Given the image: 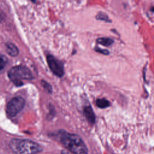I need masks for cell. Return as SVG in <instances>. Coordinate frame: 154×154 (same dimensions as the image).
Segmentation results:
<instances>
[{
    "instance_id": "1",
    "label": "cell",
    "mask_w": 154,
    "mask_h": 154,
    "mask_svg": "<svg viewBox=\"0 0 154 154\" xmlns=\"http://www.w3.org/2000/svg\"><path fill=\"white\" fill-rule=\"evenodd\" d=\"M59 137L61 144L73 154H88L87 147L78 135L63 131Z\"/></svg>"
},
{
    "instance_id": "3",
    "label": "cell",
    "mask_w": 154,
    "mask_h": 154,
    "mask_svg": "<svg viewBox=\"0 0 154 154\" xmlns=\"http://www.w3.org/2000/svg\"><path fill=\"white\" fill-rule=\"evenodd\" d=\"M8 76L17 86L23 84L22 80H31L34 78L31 70L24 66H16L12 67L8 71Z\"/></svg>"
},
{
    "instance_id": "4",
    "label": "cell",
    "mask_w": 154,
    "mask_h": 154,
    "mask_svg": "<svg viewBox=\"0 0 154 154\" xmlns=\"http://www.w3.org/2000/svg\"><path fill=\"white\" fill-rule=\"evenodd\" d=\"M25 102L22 97H15L11 99L7 105V113L12 117L17 115L24 107Z\"/></svg>"
},
{
    "instance_id": "5",
    "label": "cell",
    "mask_w": 154,
    "mask_h": 154,
    "mask_svg": "<svg viewBox=\"0 0 154 154\" xmlns=\"http://www.w3.org/2000/svg\"><path fill=\"white\" fill-rule=\"evenodd\" d=\"M46 60L51 72L57 76L62 77L64 73L63 63L52 55H48Z\"/></svg>"
},
{
    "instance_id": "12",
    "label": "cell",
    "mask_w": 154,
    "mask_h": 154,
    "mask_svg": "<svg viewBox=\"0 0 154 154\" xmlns=\"http://www.w3.org/2000/svg\"><path fill=\"white\" fill-rule=\"evenodd\" d=\"M41 85L43 87V88L45 90H46L48 93H52V87L48 82H47L46 81H45L44 80H42L41 81Z\"/></svg>"
},
{
    "instance_id": "6",
    "label": "cell",
    "mask_w": 154,
    "mask_h": 154,
    "mask_svg": "<svg viewBox=\"0 0 154 154\" xmlns=\"http://www.w3.org/2000/svg\"><path fill=\"white\" fill-rule=\"evenodd\" d=\"M83 112L86 119L90 123L94 124L95 123V120H96L95 114L93 112L92 108L90 106L85 107L84 109Z\"/></svg>"
},
{
    "instance_id": "8",
    "label": "cell",
    "mask_w": 154,
    "mask_h": 154,
    "mask_svg": "<svg viewBox=\"0 0 154 154\" xmlns=\"http://www.w3.org/2000/svg\"><path fill=\"white\" fill-rule=\"evenodd\" d=\"M97 43L103 45L104 46H109L114 43V40L112 38L108 37H101L99 38L96 40Z\"/></svg>"
},
{
    "instance_id": "9",
    "label": "cell",
    "mask_w": 154,
    "mask_h": 154,
    "mask_svg": "<svg viewBox=\"0 0 154 154\" xmlns=\"http://www.w3.org/2000/svg\"><path fill=\"white\" fill-rule=\"evenodd\" d=\"M96 104L99 108H106L109 107L110 105L109 102L105 98L97 99L96 100Z\"/></svg>"
},
{
    "instance_id": "10",
    "label": "cell",
    "mask_w": 154,
    "mask_h": 154,
    "mask_svg": "<svg viewBox=\"0 0 154 154\" xmlns=\"http://www.w3.org/2000/svg\"><path fill=\"white\" fill-rule=\"evenodd\" d=\"M8 60L6 56L0 54V71L3 70L7 64Z\"/></svg>"
},
{
    "instance_id": "7",
    "label": "cell",
    "mask_w": 154,
    "mask_h": 154,
    "mask_svg": "<svg viewBox=\"0 0 154 154\" xmlns=\"http://www.w3.org/2000/svg\"><path fill=\"white\" fill-rule=\"evenodd\" d=\"M6 51L11 57H16L19 54V49L17 46L11 43H7L5 45Z\"/></svg>"
},
{
    "instance_id": "11",
    "label": "cell",
    "mask_w": 154,
    "mask_h": 154,
    "mask_svg": "<svg viewBox=\"0 0 154 154\" xmlns=\"http://www.w3.org/2000/svg\"><path fill=\"white\" fill-rule=\"evenodd\" d=\"M96 18L97 20H103V21L109 22H111V20L109 19L107 14L103 12H99L96 16Z\"/></svg>"
},
{
    "instance_id": "2",
    "label": "cell",
    "mask_w": 154,
    "mask_h": 154,
    "mask_svg": "<svg viewBox=\"0 0 154 154\" xmlns=\"http://www.w3.org/2000/svg\"><path fill=\"white\" fill-rule=\"evenodd\" d=\"M9 146L14 154H37L42 150L38 143L28 139H13Z\"/></svg>"
},
{
    "instance_id": "13",
    "label": "cell",
    "mask_w": 154,
    "mask_h": 154,
    "mask_svg": "<svg viewBox=\"0 0 154 154\" xmlns=\"http://www.w3.org/2000/svg\"><path fill=\"white\" fill-rule=\"evenodd\" d=\"M95 51L99 52V53H101L102 54H104V55H108L109 52V51H108L107 49H101L100 48H95Z\"/></svg>"
},
{
    "instance_id": "14",
    "label": "cell",
    "mask_w": 154,
    "mask_h": 154,
    "mask_svg": "<svg viewBox=\"0 0 154 154\" xmlns=\"http://www.w3.org/2000/svg\"><path fill=\"white\" fill-rule=\"evenodd\" d=\"M61 154H70L68 152L65 151V150H62L61 152Z\"/></svg>"
}]
</instances>
